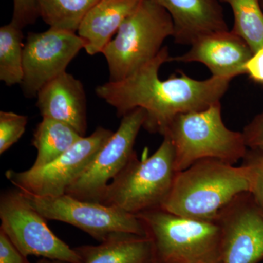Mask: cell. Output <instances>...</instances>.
I'll use <instances>...</instances> for the list:
<instances>
[{
    "label": "cell",
    "mask_w": 263,
    "mask_h": 263,
    "mask_svg": "<svg viewBox=\"0 0 263 263\" xmlns=\"http://www.w3.org/2000/svg\"><path fill=\"white\" fill-rule=\"evenodd\" d=\"M171 59L168 48L164 46L157 57L129 77L98 86L96 95L114 107L119 117L134 109H143L146 114L143 128L163 136L176 116L200 111L219 103L232 81L213 76L197 80L184 72L161 80L160 67Z\"/></svg>",
    "instance_id": "6da1fadb"
},
{
    "label": "cell",
    "mask_w": 263,
    "mask_h": 263,
    "mask_svg": "<svg viewBox=\"0 0 263 263\" xmlns=\"http://www.w3.org/2000/svg\"><path fill=\"white\" fill-rule=\"evenodd\" d=\"M249 190L248 174L241 164L205 159L176 173L162 209L184 217L214 220L235 197Z\"/></svg>",
    "instance_id": "7a4b0ae2"
},
{
    "label": "cell",
    "mask_w": 263,
    "mask_h": 263,
    "mask_svg": "<svg viewBox=\"0 0 263 263\" xmlns=\"http://www.w3.org/2000/svg\"><path fill=\"white\" fill-rule=\"evenodd\" d=\"M162 136L174 147L176 173L205 159L235 164L248 151L243 133L231 130L223 122L220 102L205 110L176 116Z\"/></svg>",
    "instance_id": "3957f363"
},
{
    "label": "cell",
    "mask_w": 263,
    "mask_h": 263,
    "mask_svg": "<svg viewBox=\"0 0 263 263\" xmlns=\"http://www.w3.org/2000/svg\"><path fill=\"white\" fill-rule=\"evenodd\" d=\"M153 247L155 263H220L216 219H192L162 209L137 214Z\"/></svg>",
    "instance_id": "277c9868"
},
{
    "label": "cell",
    "mask_w": 263,
    "mask_h": 263,
    "mask_svg": "<svg viewBox=\"0 0 263 263\" xmlns=\"http://www.w3.org/2000/svg\"><path fill=\"white\" fill-rule=\"evenodd\" d=\"M174 33L167 11L153 0H142L102 53L108 63L109 81H122L153 60Z\"/></svg>",
    "instance_id": "5b68a950"
},
{
    "label": "cell",
    "mask_w": 263,
    "mask_h": 263,
    "mask_svg": "<svg viewBox=\"0 0 263 263\" xmlns=\"http://www.w3.org/2000/svg\"><path fill=\"white\" fill-rule=\"evenodd\" d=\"M176 170L174 150L168 138L155 153L139 160L136 153L127 165L109 183L103 203L137 215L162 209L174 183Z\"/></svg>",
    "instance_id": "8992f818"
},
{
    "label": "cell",
    "mask_w": 263,
    "mask_h": 263,
    "mask_svg": "<svg viewBox=\"0 0 263 263\" xmlns=\"http://www.w3.org/2000/svg\"><path fill=\"white\" fill-rule=\"evenodd\" d=\"M0 230L25 257L36 256L68 263H84L74 248L57 236L47 219L18 190H7L0 196Z\"/></svg>",
    "instance_id": "52a82bcc"
},
{
    "label": "cell",
    "mask_w": 263,
    "mask_h": 263,
    "mask_svg": "<svg viewBox=\"0 0 263 263\" xmlns=\"http://www.w3.org/2000/svg\"><path fill=\"white\" fill-rule=\"evenodd\" d=\"M113 132L99 127L43 167L24 171L8 170L7 179L15 189L30 197H57L66 194L71 183L83 172Z\"/></svg>",
    "instance_id": "ba28073f"
},
{
    "label": "cell",
    "mask_w": 263,
    "mask_h": 263,
    "mask_svg": "<svg viewBox=\"0 0 263 263\" xmlns=\"http://www.w3.org/2000/svg\"><path fill=\"white\" fill-rule=\"evenodd\" d=\"M146 118V111L140 108L123 116L117 130L100 148L84 172L71 183L66 194L84 201L103 203L109 183L136 153L135 143Z\"/></svg>",
    "instance_id": "9c48e42d"
},
{
    "label": "cell",
    "mask_w": 263,
    "mask_h": 263,
    "mask_svg": "<svg viewBox=\"0 0 263 263\" xmlns=\"http://www.w3.org/2000/svg\"><path fill=\"white\" fill-rule=\"evenodd\" d=\"M28 197L33 206L47 220L76 227L99 243L113 233L146 235L137 216L113 205L84 201L67 194L57 197Z\"/></svg>",
    "instance_id": "30bf717a"
},
{
    "label": "cell",
    "mask_w": 263,
    "mask_h": 263,
    "mask_svg": "<svg viewBox=\"0 0 263 263\" xmlns=\"http://www.w3.org/2000/svg\"><path fill=\"white\" fill-rule=\"evenodd\" d=\"M85 43L77 32L51 28L29 33L24 48L22 88L27 98L37 97L40 89L66 72V68Z\"/></svg>",
    "instance_id": "8fae6325"
},
{
    "label": "cell",
    "mask_w": 263,
    "mask_h": 263,
    "mask_svg": "<svg viewBox=\"0 0 263 263\" xmlns=\"http://www.w3.org/2000/svg\"><path fill=\"white\" fill-rule=\"evenodd\" d=\"M216 220L221 231L220 263L263 260V214L250 193L235 197Z\"/></svg>",
    "instance_id": "7c38bea8"
},
{
    "label": "cell",
    "mask_w": 263,
    "mask_h": 263,
    "mask_svg": "<svg viewBox=\"0 0 263 263\" xmlns=\"http://www.w3.org/2000/svg\"><path fill=\"white\" fill-rule=\"evenodd\" d=\"M190 46L186 53L171 57V62H199L213 77L233 79L246 74V65L253 55L247 43L232 30L205 34Z\"/></svg>",
    "instance_id": "4fadbf2b"
},
{
    "label": "cell",
    "mask_w": 263,
    "mask_h": 263,
    "mask_svg": "<svg viewBox=\"0 0 263 263\" xmlns=\"http://www.w3.org/2000/svg\"><path fill=\"white\" fill-rule=\"evenodd\" d=\"M36 105L43 118L69 124L85 136L87 129L86 97L81 81L65 72L40 89Z\"/></svg>",
    "instance_id": "5bb4252c"
},
{
    "label": "cell",
    "mask_w": 263,
    "mask_h": 263,
    "mask_svg": "<svg viewBox=\"0 0 263 263\" xmlns=\"http://www.w3.org/2000/svg\"><path fill=\"white\" fill-rule=\"evenodd\" d=\"M174 22L175 42L192 44L209 33L228 30L222 8L217 0H153Z\"/></svg>",
    "instance_id": "9a60e30c"
},
{
    "label": "cell",
    "mask_w": 263,
    "mask_h": 263,
    "mask_svg": "<svg viewBox=\"0 0 263 263\" xmlns=\"http://www.w3.org/2000/svg\"><path fill=\"white\" fill-rule=\"evenodd\" d=\"M142 0H99L88 12L77 34L89 55L103 53L122 24L137 9Z\"/></svg>",
    "instance_id": "2e32d148"
},
{
    "label": "cell",
    "mask_w": 263,
    "mask_h": 263,
    "mask_svg": "<svg viewBox=\"0 0 263 263\" xmlns=\"http://www.w3.org/2000/svg\"><path fill=\"white\" fill-rule=\"evenodd\" d=\"M74 249L84 263H155L152 242L146 235L113 233L98 245Z\"/></svg>",
    "instance_id": "e0dca14e"
},
{
    "label": "cell",
    "mask_w": 263,
    "mask_h": 263,
    "mask_svg": "<svg viewBox=\"0 0 263 263\" xmlns=\"http://www.w3.org/2000/svg\"><path fill=\"white\" fill-rule=\"evenodd\" d=\"M83 137L69 124L43 118L33 136L32 143L37 150V157L31 167H43L56 160Z\"/></svg>",
    "instance_id": "ac0fdd59"
},
{
    "label": "cell",
    "mask_w": 263,
    "mask_h": 263,
    "mask_svg": "<svg viewBox=\"0 0 263 263\" xmlns=\"http://www.w3.org/2000/svg\"><path fill=\"white\" fill-rule=\"evenodd\" d=\"M13 22L0 28V80L7 86L22 84L24 79V34Z\"/></svg>",
    "instance_id": "d6986e66"
},
{
    "label": "cell",
    "mask_w": 263,
    "mask_h": 263,
    "mask_svg": "<svg viewBox=\"0 0 263 263\" xmlns=\"http://www.w3.org/2000/svg\"><path fill=\"white\" fill-rule=\"evenodd\" d=\"M99 0H37L40 17L51 28L77 32L83 19Z\"/></svg>",
    "instance_id": "ffe728a7"
},
{
    "label": "cell",
    "mask_w": 263,
    "mask_h": 263,
    "mask_svg": "<svg viewBox=\"0 0 263 263\" xmlns=\"http://www.w3.org/2000/svg\"><path fill=\"white\" fill-rule=\"evenodd\" d=\"M228 3L234 15L232 29L255 53L263 48V12L259 0H220Z\"/></svg>",
    "instance_id": "44dd1931"
},
{
    "label": "cell",
    "mask_w": 263,
    "mask_h": 263,
    "mask_svg": "<svg viewBox=\"0 0 263 263\" xmlns=\"http://www.w3.org/2000/svg\"><path fill=\"white\" fill-rule=\"evenodd\" d=\"M28 123L27 116L0 111V155L4 154L23 136Z\"/></svg>",
    "instance_id": "7402d4cb"
},
{
    "label": "cell",
    "mask_w": 263,
    "mask_h": 263,
    "mask_svg": "<svg viewBox=\"0 0 263 263\" xmlns=\"http://www.w3.org/2000/svg\"><path fill=\"white\" fill-rule=\"evenodd\" d=\"M241 165L248 174L249 193L263 214V152L248 148Z\"/></svg>",
    "instance_id": "603a6c76"
},
{
    "label": "cell",
    "mask_w": 263,
    "mask_h": 263,
    "mask_svg": "<svg viewBox=\"0 0 263 263\" xmlns=\"http://www.w3.org/2000/svg\"><path fill=\"white\" fill-rule=\"evenodd\" d=\"M40 17L37 0H13V14L12 22L23 29L34 24Z\"/></svg>",
    "instance_id": "cb8c5ba5"
},
{
    "label": "cell",
    "mask_w": 263,
    "mask_h": 263,
    "mask_svg": "<svg viewBox=\"0 0 263 263\" xmlns=\"http://www.w3.org/2000/svg\"><path fill=\"white\" fill-rule=\"evenodd\" d=\"M242 133L249 149L263 152V110L245 126Z\"/></svg>",
    "instance_id": "d4e9b609"
},
{
    "label": "cell",
    "mask_w": 263,
    "mask_h": 263,
    "mask_svg": "<svg viewBox=\"0 0 263 263\" xmlns=\"http://www.w3.org/2000/svg\"><path fill=\"white\" fill-rule=\"evenodd\" d=\"M0 263H31L0 230Z\"/></svg>",
    "instance_id": "484cf974"
},
{
    "label": "cell",
    "mask_w": 263,
    "mask_h": 263,
    "mask_svg": "<svg viewBox=\"0 0 263 263\" xmlns=\"http://www.w3.org/2000/svg\"><path fill=\"white\" fill-rule=\"evenodd\" d=\"M245 71L254 82L263 84V48L253 53L246 65Z\"/></svg>",
    "instance_id": "4316f807"
},
{
    "label": "cell",
    "mask_w": 263,
    "mask_h": 263,
    "mask_svg": "<svg viewBox=\"0 0 263 263\" xmlns=\"http://www.w3.org/2000/svg\"><path fill=\"white\" fill-rule=\"evenodd\" d=\"M34 263H68L65 262H62V261L53 260V259L41 258L37 262Z\"/></svg>",
    "instance_id": "83f0119b"
},
{
    "label": "cell",
    "mask_w": 263,
    "mask_h": 263,
    "mask_svg": "<svg viewBox=\"0 0 263 263\" xmlns=\"http://www.w3.org/2000/svg\"><path fill=\"white\" fill-rule=\"evenodd\" d=\"M262 3H263V0H262Z\"/></svg>",
    "instance_id": "f1b7e54d"
}]
</instances>
